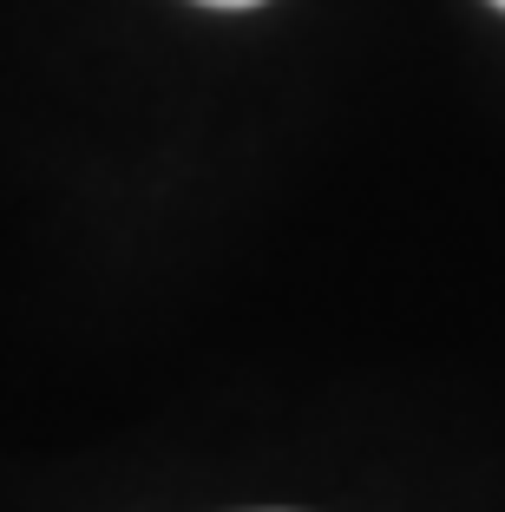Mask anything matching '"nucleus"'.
Segmentation results:
<instances>
[{
	"mask_svg": "<svg viewBox=\"0 0 505 512\" xmlns=\"http://www.w3.org/2000/svg\"><path fill=\"white\" fill-rule=\"evenodd\" d=\"M204 7H263V0H204Z\"/></svg>",
	"mask_w": 505,
	"mask_h": 512,
	"instance_id": "f257e3e1",
	"label": "nucleus"
},
{
	"mask_svg": "<svg viewBox=\"0 0 505 512\" xmlns=\"http://www.w3.org/2000/svg\"><path fill=\"white\" fill-rule=\"evenodd\" d=\"M492 7H505V0H492Z\"/></svg>",
	"mask_w": 505,
	"mask_h": 512,
	"instance_id": "f03ea898",
	"label": "nucleus"
}]
</instances>
